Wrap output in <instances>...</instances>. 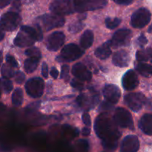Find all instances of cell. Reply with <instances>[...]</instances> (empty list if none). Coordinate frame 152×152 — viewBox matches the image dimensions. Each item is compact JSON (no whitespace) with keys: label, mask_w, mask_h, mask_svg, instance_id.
<instances>
[{"label":"cell","mask_w":152,"mask_h":152,"mask_svg":"<svg viewBox=\"0 0 152 152\" xmlns=\"http://www.w3.org/2000/svg\"><path fill=\"white\" fill-rule=\"evenodd\" d=\"M43 29L46 31L62 27L65 23V19L62 16L56 14H44L38 18Z\"/></svg>","instance_id":"obj_8"},{"label":"cell","mask_w":152,"mask_h":152,"mask_svg":"<svg viewBox=\"0 0 152 152\" xmlns=\"http://www.w3.org/2000/svg\"><path fill=\"white\" fill-rule=\"evenodd\" d=\"M71 86H72L73 88H75L76 90H78V91H81L82 89L83 88V83H80V82L78 81V80H72Z\"/></svg>","instance_id":"obj_34"},{"label":"cell","mask_w":152,"mask_h":152,"mask_svg":"<svg viewBox=\"0 0 152 152\" xmlns=\"http://www.w3.org/2000/svg\"><path fill=\"white\" fill-rule=\"evenodd\" d=\"M6 62H7V64L8 65H10V66H12L13 68H17L18 66H19V65H18V62H16V60L15 59V58L13 57V56H11V55H9L7 54V56H6Z\"/></svg>","instance_id":"obj_32"},{"label":"cell","mask_w":152,"mask_h":152,"mask_svg":"<svg viewBox=\"0 0 152 152\" xmlns=\"http://www.w3.org/2000/svg\"><path fill=\"white\" fill-rule=\"evenodd\" d=\"M103 95L109 102L116 104L119 102L121 96V91L115 85H107L103 89Z\"/></svg>","instance_id":"obj_15"},{"label":"cell","mask_w":152,"mask_h":152,"mask_svg":"<svg viewBox=\"0 0 152 152\" xmlns=\"http://www.w3.org/2000/svg\"><path fill=\"white\" fill-rule=\"evenodd\" d=\"M25 74L22 72H21V71H17L16 74H15V81L18 84H22L24 82V80H25Z\"/></svg>","instance_id":"obj_33"},{"label":"cell","mask_w":152,"mask_h":152,"mask_svg":"<svg viewBox=\"0 0 152 152\" xmlns=\"http://www.w3.org/2000/svg\"><path fill=\"white\" fill-rule=\"evenodd\" d=\"M42 39L43 34L40 25H37L36 28L24 25L21 27V31L14 39L13 43L19 48L28 47L33 45L36 41H41Z\"/></svg>","instance_id":"obj_2"},{"label":"cell","mask_w":152,"mask_h":152,"mask_svg":"<svg viewBox=\"0 0 152 152\" xmlns=\"http://www.w3.org/2000/svg\"><path fill=\"white\" fill-rule=\"evenodd\" d=\"M1 74L3 78L4 79H10L14 77V71L13 69V67L10 66L7 64H4L1 67Z\"/></svg>","instance_id":"obj_26"},{"label":"cell","mask_w":152,"mask_h":152,"mask_svg":"<svg viewBox=\"0 0 152 152\" xmlns=\"http://www.w3.org/2000/svg\"><path fill=\"white\" fill-rule=\"evenodd\" d=\"M12 103L16 106H19L22 103L23 101V93H22V89L17 88L14 90L13 94L11 96Z\"/></svg>","instance_id":"obj_25"},{"label":"cell","mask_w":152,"mask_h":152,"mask_svg":"<svg viewBox=\"0 0 152 152\" xmlns=\"http://www.w3.org/2000/svg\"><path fill=\"white\" fill-rule=\"evenodd\" d=\"M50 10L59 16L71 14L75 11L72 0H54L50 4Z\"/></svg>","instance_id":"obj_4"},{"label":"cell","mask_w":152,"mask_h":152,"mask_svg":"<svg viewBox=\"0 0 152 152\" xmlns=\"http://www.w3.org/2000/svg\"><path fill=\"white\" fill-rule=\"evenodd\" d=\"M152 57V48H147L145 50H140L137 52L136 58L139 62H145Z\"/></svg>","instance_id":"obj_24"},{"label":"cell","mask_w":152,"mask_h":152,"mask_svg":"<svg viewBox=\"0 0 152 152\" xmlns=\"http://www.w3.org/2000/svg\"><path fill=\"white\" fill-rule=\"evenodd\" d=\"M21 7V0H13V8L16 10H19Z\"/></svg>","instance_id":"obj_41"},{"label":"cell","mask_w":152,"mask_h":152,"mask_svg":"<svg viewBox=\"0 0 152 152\" xmlns=\"http://www.w3.org/2000/svg\"><path fill=\"white\" fill-rule=\"evenodd\" d=\"M11 0H0V8L6 7L7 4H10Z\"/></svg>","instance_id":"obj_42"},{"label":"cell","mask_w":152,"mask_h":152,"mask_svg":"<svg viewBox=\"0 0 152 152\" xmlns=\"http://www.w3.org/2000/svg\"><path fill=\"white\" fill-rule=\"evenodd\" d=\"M131 58L128 52L125 50H119L114 53L113 56V63L119 68L128 66Z\"/></svg>","instance_id":"obj_18"},{"label":"cell","mask_w":152,"mask_h":152,"mask_svg":"<svg viewBox=\"0 0 152 152\" xmlns=\"http://www.w3.org/2000/svg\"><path fill=\"white\" fill-rule=\"evenodd\" d=\"M65 41V35L61 31H55L48 37L46 48L51 51H56L61 48Z\"/></svg>","instance_id":"obj_13"},{"label":"cell","mask_w":152,"mask_h":152,"mask_svg":"<svg viewBox=\"0 0 152 152\" xmlns=\"http://www.w3.org/2000/svg\"><path fill=\"white\" fill-rule=\"evenodd\" d=\"M82 134L84 137H87L90 134V129L88 127H85L82 129Z\"/></svg>","instance_id":"obj_43"},{"label":"cell","mask_w":152,"mask_h":152,"mask_svg":"<svg viewBox=\"0 0 152 152\" xmlns=\"http://www.w3.org/2000/svg\"><path fill=\"white\" fill-rule=\"evenodd\" d=\"M39 61H40V59H35V58L28 57V59H25V62H24L25 71L27 73H32L33 71H35L37 65H38Z\"/></svg>","instance_id":"obj_22"},{"label":"cell","mask_w":152,"mask_h":152,"mask_svg":"<svg viewBox=\"0 0 152 152\" xmlns=\"http://www.w3.org/2000/svg\"><path fill=\"white\" fill-rule=\"evenodd\" d=\"M114 120L107 114H101L95 119L94 129L97 136L102 140L107 149L113 150L117 147V141L121 133Z\"/></svg>","instance_id":"obj_1"},{"label":"cell","mask_w":152,"mask_h":152,"mask_svg":"<svg viewBox=\"0 0 152 152\" xmlns=\"http://www.w3.org/2000/svg\"><path fill=\"white\" fill-rule=\"evenodd\" d=\"M147 42H148L147 39H146V37H145L143 34H141L140 37L138 38V39H137V43H138L139 45L141 46V47H143L145 45L147 44Z\"/></svg>","instance_id":"obj_36"},{"label":"cell","mask_w":152,"mask_h":152,"mask_svg":"<svg viewBox=\"0 0 152 152\" xmlns=\"http://www.w3.org/2000/svg\"><path fill=\"white\" fill-rule=\"evenodd\" d=\"M150 11L147 8L141 7L133 13L131 19V25L135 28H142L149 23L151 20Z\"/></svg>","instance_id":"obj_9"},{"label":"cell","mask_w":152,"mask_h":152,"mask_svg":"<svg viewBox=\"0 0 152 152\" xmlns=\"http://www.w3.org/2000/svg\"><path fill=\"white\" fill-rule=\"evenodd\" d=\"M139 148V141L135 135H128L122 140L121 152H137Z\"/></svg>","instance_id":"obj_14"},{"label":"cell","mask_w":152,"mask_h":152,"mask_svg":"<svg viewBox=\"0 0 152 152\" xmlns=\"http://www.w3.org/2000/svg\"><path fill=\"white\" fill-rule=\"evenodd\" d=\"M48 74H49V68H48V65L46 62H43L42 65V75L43 77L47 78Z\"/></svg>","instance_id":"obj_37"},{"label":"cell","mask_w":152,"mask_h":152,"mask_svg":"<svg viewBox=\"0 0 152 152\" xmlns=\"http://www.w3.org/2000/svg\"><path fill=\"white\" fill-rule=\"evenodd\" d=\"M50 74L52 76V78L54 79H57L58 77V71L57 70V68L55 67H52V69H51L50 71Z\"/></svg>","instance_id":"obj_40"},{"label":"cell","mask_w":152,"mask_h":152,"mask_svg":"<svg viewBox=\"0 0 152 152\" xmlns=\"http://www.w3.org/2000/svg\"><path fill=\"white\" fill-rule=\"evenodd\" d=\"M111 49L109 42L104 43L102 45L99 46L95 50V55L97 58L100 59H106L111 55Z\"/></svg>","instance_id":"obj_20"},{"label":"cell","mask_w":152,"mask_h":152,"mask_svg":"<svg viewBox=\"0 0 152 152\" xmlns=\"http://www.w3.org/2000/svg\"><path fill=\"white\" fill-rule=\"evenodd\" d=\"M131 31L127 28L119 29L114 34L111 40L109 41V44L113 48L121 47L123 45H127L129 44L131 39Z\"/></svg>","instance_id":"obj_12"},{"label":"cell","mask_w":152,"mask_h":152,"mask_svg":"<svg viewBox=\"0 0 152 152\" xmlns=\"http://www.w3.org/2000/svg\"><path fill=\"white\" fill-rule=\"evenodd\" d=\"M75 11L82 12L103 8L107 4V0H73Z\"/></svg>","instance_id":"obj_5"},{"label":"cell","mask_w":152,"mask_h":152,"mask_svg":"<svg viewBox=\"0 0 152 152\" xmlns=\"http://www.w3.org/2000/svg\"><path fill=\"white\" fill-rule=\"evenodd\" d=\"M151 62H152V61H151Z\"/></svg>","instance_id":"obj_48"},{"label":"cell","mask_w":152,"mask_h":152,"mask_svg":"<svg viewBox=\"0 0 152 152\" xmlns=\"http://www.w3.org/2000/svg\"><path fill=\"white\" fill-rule=\"evenodd\" d=\"M83 54V50L79 46L75 44H68L64 46L56 60L59 62H70L79 59Z\"/></svg>","instance_id":"obj_3"},{"label":"cell","mask_w":152,"mask_h":152,"mask_svg":"<svg viewBox=\"0 0 152 152\" xmlns=\"http://www.w3.org/2000/svg\"><path fill=\"white\" fill-rule=\"evenodd\" d=\"M82 120H83V123H84L86 126H89L91 125L90 116H89V114H87V113H84V114L82 115Z\"/></svg>","instance_id":"obj_35"},{"label":"cell","mask_w":152,"mask_h":152,"mask_svg":"<svg viewBox=\"0 0 152 152\" xmlns=\"http://www.w3.org/2000/svg\"><path fill=\"white\" fill-rule=\"evenodd\" d=\"M1 81H0V96H1Z\"/></svg>","instance_id":"obj_47"},{"label":"cell","mask_w":152,"mask_h":152,"mask_svg":"<svg viewBox=\"0 0 152 152\" xmlns=\"http://www.w3.org/2000/svg\"><path fill=\"white\" fill-rule=\"evenodd\" d=\"M83 24L82 23V21H79V22H73L72 24L69 26V31L72 34L75 33H77L83 28Z\"/></svg>","instance_id":"obj_29"},{"label":"cell","mask_w":152,"mask_h":152,"mask_svg":"<svg viewBox=\"0 0 152 152\" xmlns=\"http://www.w3.org/2000/svg\"><path fill=\"white\" fill-rule=\"evenodd\" d=\"M112 103L110 102H104L101 105V109L103 110V111H107V110H110V108H113V106L111 105Z\"/></svg>","instance_id":"obj_39"},{"label":"cell","mask_w":152,"mask_h":152,"mask_svg":"<svg viewBox=\"0 0 152 152\" xmlns=\"http://www.w3.org/2000/svg\"><path fill=\"white\" fill-rule=\"evenodd\" d=\"M142 132L147 135H152V114H146L142 117L139 123Z\"/></svg>","instance_id":"obj_19"},{"label":"cell","mask_w":152,"mask_h":152,"mask_svg":"<svg viewBox=\"0 0 152 152\" xmlns=\"http://www.w3.org/2000/svg\"><path fill=\"white\" fill-rule=\"evenodd\" d=\"M121 22V19L119 18H107L105 19L106 26L109 29H114L117 28Z\"/></svg>","instance_id":"obj_28"},{"label":"cell","mask_w":152,"mask_h":152,"mask_svg":"<svg viewBox=\"0 0 152 152\" xmlns=\"http://www.w3.org/2000/svg\"><path fill=\"white\" fill-rule=\"evenodd\" d=\"M69 67L67 65H63L61 68V76L62 79H64L66 82H68L69 80Z\"/></svg>","instance_id":"obj_30"},{"label":"cell","mask_w":152,"mask_h":152,"mask_svg":"<svg viewBox=\"0 0 152 152\" xmlns=\"http://www.w3.org/2000/svg\"><path fill=\"white\" fill-rule=\"evenodd\" d=\"M25 91L31 97H40L44 91V82L40 77L30 79L25 83Z\"/></svg>","instance_id":"obj_10"},{"label":"cell","mask_w":152,"mask_h":152,"mask_svg":"<svg viewBox=\"0 0 152 152\" xmlns=\"http://www.w3.org/2000/svg\"><path fill=\"white\" fill-rule=\"evenodd\" d=\"M139 85V79L134 70H129L122 77V86L126 91H132Z\"/></svg>","instance_id":"obj_16"},{"label":"cell","mask_w":152,"mask_h":152,"mask_svg":"<svg viewBox=\"0 0 152 152\" xmlns=\"http://www.w3.org/2000/svg\"><path fill=\"white\" fill-rule=\"evenodd\" d=\"M114 2L119 4H124V5H128V4H131L134 0H113Z\"/></svg>","instance_id":"obj_38"},{"label":"cell","mask_w":152,"mask_h":152,"mask_svg":"<svg viewBox=\"0 0 152 152\" xmlns=\"http://www.w3.org/2000/svg\"><path fill=\"white\" fill-rule=\"evenodd\" d=\"M73 75L80 81H89L92 79V73L86 68L83 64L78 62L75 64L72 68Z\"/></svg>","instance_id":"obj_17"},{"label":"cell","mask_w":152,"mask_h":152,"mask_svg":"<svg viewBox=\"0 0 152 152\" xmlns=\"http://www.w3.org/2000/svg\"><path fill=\"white\" fill-rule=\"evenodd\" d=\"M113 120L117 126L121 128L133 130L134 128L132 116L128 110L123 108H118L113 116Z\"/></svg>","instance_id":"obj_7"},{"label":"cell","mask_w":152,"mask_h":152,"mask_svg":"<svg viewBox=\"0 0 152 152\" xmlns=\"http://www.w3.org/2000/svg\"><path fill=\"white\" fill-rule=\"evenodd\" d=\"M1 62H2V53L0 51V65H1Z\"/></svg>","instance_id":"obj_45"},{"label":"cell","mask_w":152,"mask_h":152,"mask_svg":"<svg viewBox=\"0 0 152 152\" xmlns=\"http://www.w3.org/2000/svg\"><path fill=\"white\" fill-rule=\"evenodd\" d=\"M2 86L5 93H9L13 89V83L8 79H4V81L2 82Z\"/></svg>","instance_id":"obj_31"},{"label":"cell","mask_w":152,"mask_h":152,"mask_svg":"<svg viewBox=\"0 0 152 152\" xmlns=\"http://www.w3.org/2000/svg\"><path fill=\"white\" fill-rule=\"evenodd\" d=\"M4 37V30L1 28V27L0 26V41L3 39Z\"/></svg>","instance_id":"obj_44"},{"label":"cell","mask_w":152,"mask_h":152,"mask_svg":"<svg viewBox=\"0 0 152 152\" xmlns=\"http://www.w3.org/2000/svg\"><path fill=\"white\" fill-rule=\"evenodd\" d=\"M151 31H152V25H151L150 28H149V29H148V32L150 33V32H151Z\"/></svg>","instance_id":"obj_46"},{"label":"cell","mask_w":152,"mask_h":152,"mask_svg":"<svg viewBox=\"0 0 152 152\" xmlns=\"http://www.w3.org/2000/svg\"><path fill=\"white\" fill-rule=\"evenodd\" d=\"M94 40L93 33L90 30H86L80 37V44L82 48L87 49L92 46Z\"/></svg>","instance_id":"obj_21"},{"label":"cell","mask_w":152,"mask_h":152,"mask_svg":"<svg viewBox=\"0 0 152 152\" xmlns=\"http://www.w3.org/2000/svg\"><path fill=\"white\" fill-rule=\"evenodd\" d=\"M25 55L30 58H35V59H40L41 58V53L39 49L35 47L30 48L28 50H25Z\"/></svg>","instance_id":"obj_27"},{"label":"cell","mask_w":152,"mask_h":152,"mask_svg":"<svg viewBox=\"0 0 152 152\" xmlns=\"http://www.w3.org/2000/svg\"><path fill=\"white\" fill-rule=\"evenodd\" d=\"M136 69L140 74L144 77H148V76L152 75V65H148V64L140 62L136 65Z\"/></svg>","instance_id":"obj_23"},{"label":"cell","mask_w":152,"mask_h":152,"mask_svg":"<svg viewBox=\"0 0 152 152\" xmlns=\"http://www.w3.org/2000/svg\"><path fill=\"white\" fill-rule=\"evenodd\" d=\"M21 17L16 12L9 11L1 16L0 26L4 31H13L16 29L21 22Z\"/></svg>","instance_id":"obj_6"},{"label":"cell","mask_w":152,"mask_h":152,"mask_svg":"<svg viewBox=\"0 0 152 152\" xmlns=\"http://www.w3.org/2000/svg\"><path fill=\"white\" fill-rule=\"evenodd\" d=\"M145 96L140 93L128 94L125 96V102L130 109L137 112L142 108L145 102Z\"/></svg>","instance_id":"obj_11"}]
</instances>
